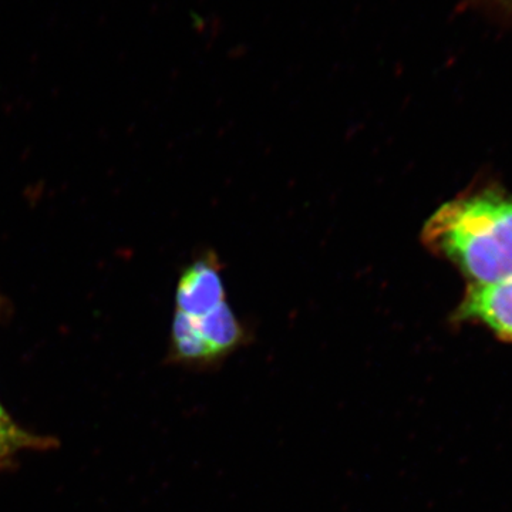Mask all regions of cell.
Here are the masks:
<instances>
[{"instance_id": "1", "label": "cell", "mask_w": 512, "mask_h": 512, "mask_svg": "<svg viewBox=\"0 0 512 512\" xmlns=\"http://www.w3.org/2000/svg\"><path fill=\"white\" fill-rule=\"evenodd\" d=\"M424 241L473 286L512 278V195L485 190L447 202L424 227Z\"/></svg>"}, {"instance_id": "2", "label": "cell", "mask_w": 512, "mask_h": 512, "mask_svg": "<svg viewBox=\"0 0 512 512\" xmlns=\"http://www.w3.org/2000/svg\"><path fill=\"white\" fill-rule=\"evenodd\" d=\"M456 319L481 323L498 338L512 342V278L494 285H471Z\"/></svg>"}, {"instance_id": "3", "label": "cell", "mask_w": 512, "mask_h": 512, "mask_svg": "<svg viewBox=\"0 0 512 512\" xmlns=\"http://www.w3.org/2000/svg\"><path fill=\"white\" fill-rule=\"evenodd\" d=\"M224 302V284L210 262H197L181 276L177 288V312L201 318Z\"/></svg>"}, {"instance_id": "4", "label": "cell", "mask_w": 512, "mask_h": 512, "mask_svg": "<svg viewBox=\"0 0 512 512\" xmlns=\"http://www.w3.org/2000/svg\"><path fill=\"white\" fill-rule=\"evenodd\" d=\"M194 319L202 339L217 362L234 352L244 340V329L227 302L207 315Z\"/></svg>"}, {"instance_id": "5", "label": "cell", "mask_w": 512, "mask_h": 512, "mask_svg": "<svg viewBox=\"0 0 512 512\" xmlns=\"http://www.w3.org/2000/svg\"><path fill=\"white\" fill-rule=\"evenodd\" d=\"M171 356L175 362L183 365L208 366L217 363L202 339L195 319L181 312L175 313L171 332Z\"/></svg>"}, {"instance_id": "6", "label": "cell", "mask_w": 512, "mask_h": 512, "mask_svg": "<svg viewBox=\"0 0 512 512\" xmlns=\"http://www.w3.org/2000/svg\"><path fill=\"white\" fill-rule=\"evenodd\" d=\"M55 446V440L22 429L0 403V474L12 467L23 451H43Z\"/></svg>"}, {"instance_id": "7", "label": "cell", "mask_w": 512, "mask_h": 512, "mask_svg": "<svg viewBox=\"0 0 512 512\" xmlns=\"http://www.w3.org/2000/svg\"><path fill=\"white\" fill-rule=\"evenodd\" d=\"M497 8L507 12L508 15L512 16V0H491Z\"/></svg>"}, {"instance_id": "8", "label": "cell", "mask_w": 512, "mask_h": 512, "mask_svg": "<svg viewBox=\"0 0 512 512\" xmlns=\"http://www.w3.org/2000/svg\"><path fill=\"white\" fill-rule=\"evenodd\" d=\"M0 308H2V301H0Z\"/></svg>"}]
</instances>
